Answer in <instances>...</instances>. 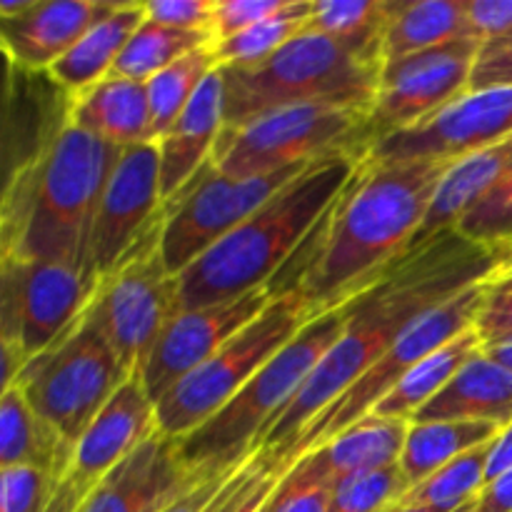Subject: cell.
I'll return each mask as SVG.
<instances>
[{"mask_svg": "<svg viewBox=\"0 0 512 512\" xmlns=\"http://www.w3.org/2000/svg\"><path fill=\"white\" fill-rule=\"evenodd\" d=\"M495 263L493 248L463 238L458 230H445L403 255L345 303L343 333L293 403L270 425L260 448L288 463V453L303 430L353 388L420 315L488 278Z\"/></svg>", "mask_w": 512, "mask_h": 512, "instance_id": "6da1fadb", "label": "cell"}, {"mask_svg": "<svg viewBox=\"0 0 512 512\" xmlns=\"http://www.w3.org/2000/svg\"><path fill=\"white\" fill-rule=\"evenodd\" d=\"M450 165L378 163L363 155L350 183L273 280V295L298 293L315 318L348 303L410 253Z\"/></svg>", "mask_w": 512, "mask_h": 512, "instance_id": "7a4b0ae2", "label": "cell"}, {"mask_svg": "<svg viewBox=\"0 0 512 512\" xmlns=\"http://www.w3.org/2000/svg\"><path fill=\"white\" fill-rule=\"evenodd\" d=\"M120 155L123 148L65 125L38 158L3 180L0 258L68 263L90 273L95 215Z\"/></svg>", "mask_w": 512, "mask_h": 512, "instance_id": "3957f363", "label": "cell"}, {"mask_svg": "<svg viewBox=\"0 0 512 512\" xmlns=\"http://www.w3.org/2000/svg\"><path fill=\"white\" fill-rule=\"evenodd\" d=\"M363 155L358 150H335L318 158L200 255L178 275L180 313L270 288L350 183Z\"/></svg>", "mask_w": 512, "mask_h": 512, "instance_id": "277c9868", "label": "cell"}, {"mask_svg": "<svg viewBox=\"0 0 512 512\" xmlns=\"http://www.w3.org/2000/svg\"><path fill=\"white\" fill-rule=\"evenodd\" d=\"M345 328V305L310 320L223 410L183 440L180 455L193 473L215 475L258 453L270 425L293 403Z\"/></svg>", "mask_w": 512, "mask_h": 512, "instance_id": "5b68a950", "label": "cell"}, {"mask_svg": "<svg viewBox=\"0 0 512 512\" xmlns=\"http://www.w3.org/2000/svg\"><path fill=\"white\" fill-rule=\"evenodd\" d=\"M220 70L225 128H238L270 110L305 103H333L370 113L383 68L355 58L328 35L305 28L263 63Z\"/></svg>", "mask_w": 512, "mask_h": 512, "instance_id": "8992f818", "label": "cell"}, {"mask_svg": "<svg viewBox=\"0 0 512 512\" xmlns=\"http://www.w3.org/2000/svg\"><path fill=\"white\" fill-rule=\"evenodd\" d=\"M313 318V310L298 293L275 295L273 303L248 328L230 338L213 358L155 403L160 433L183 440L208 423Z\"/></svg>", "mask_w": 512, "mask_h": 512, "instance_id": "52a82bcc", "label": "cell"}, {"mask_svg": "<svg viewBox=\"0 0 512 512\" xmlns=\"http://www.w3.org/2000/svg\"><path fill=\"white\" fill-rule=\"evenodd\" d=\"M130 375L113 345L83 315L58 343L25 365L15 385L30 408L75 448Z\"/></svg>", "mask_w": 512, "mask_h": 512, "instance_id": "ba28073f", "label": "cell"}, {"mask_svg": "<svg viewBox=\"0 0 512 512\" xmlns=\"http://www.w3.org/2000/svg\"><path fill=\"white\" fill-rule=\"evenodd\" d=\"M368 113L333 103L270 110L238 128H223L210 163L230 178H258L313 163L335 150H358Z\"/></svg>", "mask_w": 512, "mask_h": 512, "instance_id": "9c48e42d", "label": "cell"}, {"mask_svg": "<svg viewBox=\"0 0 512 512\" xmlns=\"http://www.w3.org/2000/svg\"><path fill=\"white\" fill-rule=\"evenodd\" d=\"M165 205L143 238L100 278L85 318L105 335L128 373L143 370L155 340L180 313V280L160 253Z\"/></svg>", "mask_w": 512, "mask_h": 512, "instance_id": "30bf717a", "label": "cell"}, {"mask_svg": "<svg viewBox=\"0 0 512 512\" xmlns=\"http://www.w3.org/2000/svg\"><path fill=\"white\" fill-rule=\"evenodd\" d=\"M485 280L470 285L463 293L450 298L448 303L428 310L420 315L403 335L393 343V348L353 385L345 390L330 408H325L308 428L295 440L293 450L288 453V463L303 458L305 453L315 450L318 445L328 443L335 435L343 433L345 428L363 420L365 415L373 413L375 405L410 373L418 363H423L428 355L448 345L458 335L468 333L475 328L480 305H483Z\"/></svg>", "mask_w": 512, "mask_h": 512, "instance_id": "8fae6325", "label": "cell"}, {"mask_svg": "<svg viewBox=\"0 0 512 512\" xmlns=\"http://www.w3.org/2000/svg\"><path fill=\"white\" fill-rule=\"evenodd\" d=\"M308 165H295L258 178H230L208 160L195 173V178L165 203L163 238H160L165 268L173 275L188 270L200 255L233 233L243 220L268 203L290 180L298 178Z\"/></svg>", "mask_w": 512, "mask_h": 512, "instance_id": "7c38bea8", "label": "cell"}, {"mask_svg": "<svg viewBox=\"0 0 512 512\" xmlns=\"http://www.w3.org/2000/svg\"><path fill=\"white\" fill-rule=\"evenodd\" d=\"M98 283L78 265L0 258V343L30 363L75 328Z\"/></svg>", "mask_w": 512, "mask_h": 512, "instance_id": "4fadbf2b", "label": "cell"}, {"mask_svg": "<svg viewBox=\"0 0 512 512\" xmlns=\"http://www.w3.org/2000/svg\"><path fill=\"white\" fill-rule=\"evenodd\" d=\"M480 48L483 40L465 38L385 63L378 98L363 125L365 150L468 93Z\"/></svg>", "mask_w": 512, "mask_h": 512, "instance_id": "5bb4252c", "label": "cell"}, {"mask_svg": "<svg viewBox=\"0 0 512 512\" xmlns=\"http://www.w3.org/2000/svg\"><path fill=\"white\" fill-rule=\"evenodd\" d=\"M512 135V88L468 90L460 98L420 120L370 145L365 155L378 163L408 160H448L490 148Z\"/></svg>", "mask_w": 512, "mask_h": 512, "instance_id": "9a60e30c", "label": "cell"}, {"mask_svg": "<svg viewBox=\"0 0 512 512\" xmlns=\"http://www.w3.org/2000/svg\"><path fill=\"white\" fill-rule=\"evenodd\" d=\"M158 430L155 403L135 370L75 443L63 478L55 483L48 512H78L110 470Z\"/></svg>", "mask_w": 512, "mask_h": 512, "instance_id": "2e32d148", "label": "cell"}, {"mask_svg": "<svg viewBox=\"0 0 512 512\" xmlns=\"http://www.w3.org/2000/svg\"><path fill=\"white\" fill-rule=\"evenodd\" d=\"M158 143L123 148L100 198L90 235V273L105 278L163 213Z\"/></svg>", "mask_w": 512, "mask_h": 512, "instance_id": "e0dca14e", "label": "cell"}, {"mask_svg": "<svg viewBox=\"0 0 512 512\" xmlns=\"http://www.w3.org/2000/svg\"><path fill=\"white\" fill-rule=\"evenodd\" d=\"M273 298V290L260 288L228 303L205 305V308L183 310L175 315L155 340L140 370L150 400L158 403L180 380L188 378L195 368L213 358L230 338L248 328L273 303Z\"/></svg>", "mask_w": 512, "mask_h": 512, "instance_id": "ac0fdd59", "label": "cell"}, {"mask_svg": "<svg viewBox=\"0 0 512 512\" xmlns=\"http://www.w3.org/2000/svg\"><path fill=\"white\" fill-rule=\"evenodd\" d=\"M200 478L205 475L185 465L178 440L155 430L105 475L78 512H165Z\"/></svg>", "mask_w": 512, "mask_h": 512, "instance_id": "d6986e66", "label": "cell"}, {"mask_svg": "<svg viewBox=\"0 0 512 512\" xmlns=\"http://www.w3.org/2000/svg\"><path fill=\"white\" fill-rule=\"evenodd\" d=\"M118 0H35L28 13L0 20V45L8 65L48 73Z\"/></svg>", "mask_w": 512, "mask_h": 512, "instance_id": "ffe728a7", "label": "cell"}, {"mask_svg": "<svg viewBox=\"0 0 512 512\" xmlns=\"http://www.w3.org/2000/svg\"><path fill=\"white\" fill-rule=\"evenodd\" d=\"M70 98L50 73L8 65L3 115V180L38 158L70 123Z\"/></svg>", "mask_w": 512, "mask_h": 512, "instance_id": "44dd1931", "label": "cell"}, {"mask_svg": "<svg viewBox=\"0 0 512 512\" xmlns=\"http://www.w3.org/2000/svg\"><path fill=\"white\" fill-rule=\"evenodd\" d=\"M225 128V83L223 70H213L180 118L165 130L158 143L160 190L163 200L180 193L213 155L215 143Z\"/></svg>", "mask_w": 512, "mask_h": 512, "instance_id": "7402d4cb", "label": "cell"}, {"mask_svg": "<svg viewBox=\"0 0 512 512\" xmlns=\"http://www.w3.org/2000/svg\"><path fill=\"white\" fill-rule=\"evenodd\" d=\"M408 428V420L365 415L363 420L345 428L333 440L295 460V465L310 478L323 480L335 488L340 480L350 478V475L400 463Z\"/></svg>", "mask_w": 512, "mask_h": 512, "instance_id": "603a6c76", "label": "cell"}, {"mask_svg": "<svg viewBox=\"0 0 512 512\" xmlns=\"http://www.w3.org/2000/svg\"><path fill=\"white\" fill-rule=\"evenodd\" d=\"M70 123L115 148L150 143L153 118H150L148 83L120 78V75L98 80L70 98Z\"/></svg>", "mask_w": 512, "mask_h": 512, "instance_id": "cb8c5ba5", "label": "cell"}, {"mask_svg": "<svg viewBox=\"0 0 512 512\" xmlns=\"http://www.w3.org/2000/svg\"><path fill=\"white\" fill-rule=\"evenodd\" d=\"M512 173V135L500 140V143L490 145V148L478 150V153L468 155V158L455 160L448 168L445 178L440 180L435 198L430 203L428 215H425L423 225L415 233L410 250L420 248L435 235L445 233V230L458 228L460 220L490 193L498 183Z\"/></svg>", "mask_w": 512, "mask_h": 512, "instance_id": "d4e9b609", "label": "cell"}, {"mask_svg": "<svg viewBox=\"0 0 512 512\" xmlns=\"http://www.w3.org/2000/svg\"><path fill=\"white\" fill-rule=\"evenodd\" d=\"M433 420H468L508 428L512 423V373L480 350L410 423Z\"/></svg>", "mask_w": 512, "mask_h": 512, "instance_id": "484cf974", "label": "cell"}, {"mask_svg": "<svg viewBox=\"0 0 512 512\" xmlns=\"http://www.w3.org/2000/svg\"><path fill=\"white\" fill-rule=\"evenodd\" d=\"M465 38H478L470 0H388L383 65Z\"/></svg>", "mask_w": 512, "mask_h": 512, "instance_id": "4316f807", "label": "cell"}, {"mask_svg": "<svg viewBox=\"0 0 512 512\" xmlns=\"http://www.w3.org/2000/svg\"><path fill=\"white\" fill-rule=\"evenodd\" d=\"M143 23L145 3H118L48 70L50 78L68 95L83 93L113 73L125 45Z\"/></svg>", "mask_w": 512, "mask_h": 512, "instance_id": "83f0119b", "label": "cell"}, {"mask_svg": "<svg viewBox=\"0 0 512 512\" xmlns=\"http://www.w3.org/2000/svg\"><path fill=\"white\" fill-rule=\"evenodd\" d=\"M73 450L53 425L30 408L18 385L0 395V470L38 468L58 483Z\"/></svg>", "mask_w": 512, "mask_h": 512, "instance_id": "f1b7e54d", "label": "cell"}, {"mask_svg": "<svg viewBox=\"0 0 512 512\" xmlns=\"http://www.w3.org/2000/svg\"><path fill=\"white\" fill-rule=\"evenodd\" d=\"M503 433L493 423H468V420H433V423H410L405 438L400 468L410 488L423 483L443 465L453 463L460 455L490 443Z\"/></svg>", "mask_w": 512, "mask_h": 512, "instance_id": "f546056e", "label": "cell"}, {"mask_svg": "<svg viewBox=\"0 0 512 512\" xmlns=\"http://www.w3.org/2000/svg\"><path fill=\"white\" fill-rule=\"evenodd\" d=\"M483 350V340H480L478 330L470 328L468 333L458 335L435 350L433 355L415 365L383 400L373 408L370 415H380V418H393V420H413L418 410H423L450 380L455 378L460 368L468 363L473 355Z\"/></svg>", "mask_w": 512, "mask_h": 512, "instance_id": "4dcf8cb0", "label": "cell"}, {"mask_svg": "<svg viewBox=\"0 0 512 512\" xmlns=\"http://www.w3.org/2000/svg\"><path fill=\"white\" fill-rule=\"evenodd\" d=\"M305 28L328 35L355 58L383 68L388 0H313Z\"/></svg>", "mask_w": 512, "mask_h": 512, "instance_id": "1f68e13d", "label": "cell"}, {"mask_svg": "<svg viewBox=\"0 0 512 512\" xmlns=\"http://www.w3.org/2000/svg\"><path fill=\"white\" fill-rule=\"evenodd\" d=\"M210 43H213V35L205 30H178L145 18V23L135 30L130 43L125 45L123 55L110 75L148 83L160 70L170 68L180 58Z\"/></svg>", "mask_w": 512, "mask_h": 512, "instance_id": "d6a6232c", "label": "cell"}, {"mask_svg": "<svg viewBox=\"0 0 512 512\" xmlns=\"http://www.w3.org/2000/svg\"><path fill=\"white\" fill-rule=\"evenodd\" d=\"M493 443L495 440H490V443L460 455L453 463L443 465L438 473L425 478L423 483L413 485L398 503L420 505V508L438 512H455L475 503L488 485V463Z\"/></svg>", "mask_w": 512, "mask_h": 512, "instance_id": "836d02e7", "label": "cell"}, {"mask_svg": "<svg viewBox=\"0 0 512 512\" xmlns=\"http://www.w3.org/2000/svg\"><path fill=\"white\" fill-rule=\"evenodd\" d=\"M218 58L213 53V43L205 48L193 50L170 68L160 70L155 78L148 80L150 118H153V140H160L165 130L180 118L190 100L198 95L203 83L213 70H218Z\"/></svg>", "mask_w": 512, "mask_h": 512, "instance_id": "e575fe53", "label": "cell"}, {"mask_svg": "<svg viewBox=\"0 0 512 512\" xmlns=\"http://www.w3.org/2000/svg\"><path fill=\"white\" fill-rule=\"evenodd\" d=\"M313 0H293L285 13L255 23L230 38L213 43V53L220 68H240V65H258L278 53L285 43L300 35L308 25Z\"/></svg>", "mask_w": 512, "mask_h": 512, "instance_id": "d590c367", "label": "cell"}, {"mask_svg": "<svg viewBox=\"0 0 512 512\" xmlns=\"http://www.w3.org/2000/svg\"><path fill=\"white\" fill-rule=\"evenodd\" d=\"M410 490L400 463L350 475L333 488L328 512H385Z\"/></svg>", "mask_w": 512, "mask_h": 512, "instance_id": "8d00e7d4", "label": "cell"}, {"mask_svg": "<svg viewBox=\"0 0 512 512\" xmlns=\"http://www.w3.org/2000/svg\"><path fill=\"white\" fill-rule=\"evenodd\" d=\"M463 238L485 248H500L512 243V173L503 183L495 185L468 215L458 223Z\"/></svg>", "mask_w": 512, "mask_h": 512, "instance_id": "74e56055", "label": "cell"}, {"mask_svg": "<svg viewBox=\"0 0 512 512\" xmlns=\"http://www.w3.org/2000/svg\"><path fill=\"white\" fill-rule=\"evenodd\" d=\"M485 348L512 345V270H498L485 278L483 305L475 320Z\"/></svg>", "mask_w": 512, "mask_h": 512, "instance_id": "f35d334b", "label": "cell"}, {"mask_svg": "<svg viewBox=\"0 0 512 512\" xmlns=\"http://www.w3.org/2000/svg\"><path fill=\"white\" fill-rule=\"evenodd\" d=\"M55 478L38 468L0 470V512H48Z\"/></svg>", "mask_w": 512, "mask_h": 512, "instance_id": "ab89813d", "label": "cell"}, {"mask_svg": "<svg viewBox=\"0 0 512 512\" xmlns=\"http://www.w3.org/2000/svg\"><path fill=\"white\" fill-rule=\"evenodd\" d=\"M330 500L333 485L310 478L293 465L270 498V512H328Z\"/></svg>", "mask_w": 512, "mask_h": 512, "instance_id": "60d3db41", "label": "cell"}, {"mask_svg": "<svg viewBox=\"0 0 512 512\" xmlns=\"http://www.w3.org/2000/svg\"><path fill=\"white\" fill-rule=\"evenodd\" d=\"M290 3L293 0H218L213 25H210L213 43L230 38V35L250 28V25L285 13Z\"/></svg>", "mask_w": 512, "mask_h": 512, "instance_id": "b9f144b4", "label": "cell"}, {"mask_svg": "<svg viewBox=\"0 0 512 512\" xmlns=\"http://www.w3.org/2000/svg\"><path fill=\"white\" fill-rule=\"evenodd\" d=\"M218 0H148L145 18L178 30H205L210 33Z\"/></svg>", "mask_w": 512, "mask_h": 512, "instance_id": "7bdbcfd3", "label": "cell"}, {"mask_svg": "<svg viewBox=\"0 0 512 512\" xmlns=\"http://www.w3.org/2000/svg\"><path fill=\"white\" fill-rule=\"evenodd\" d=\"M485 88H512V38L490 40L480 48L468 90Z\"/></svg>", "mask_w": 512, "mask_h": 512, "instance_id": "ee69618b", "label": "cell"}, {"mask_svg": "<svg viewBox=\"0 0 512 512\" xmlns=\"http://www.w3.org/2000/svg\"><path fill=\"white\" fill-rule=\"evenodd\" d=\"M470 20L483 43L512 38V0H470Z\"/></svg>", "mask_w": 512, "mask_h": 512, "instance_id": "f6af8a7d", "label": "cell"}, {"mask_svg": "<svg viewBox=\"0 0 512 512\" xmlns=\"http://www.w3.org/2000/svg\"><path fill=\"white\" fill-rule=\"evenodd\" d=\"M475 512H512V468L480 493Z\"/></svg>", "mask_w": 512, "mask_h": 512, "instance_id": "bcb514c9", "label": "cell"}, {"mask_svg": "<svg viewBox=\"0 0 512 512\" xmlns=\"http://www.w3.org/2000/svg\"><path fill=\"white\" fill-rule=\"evenodd\" d=\"M512 468V423L495 438L488 463V485Z\"/></svg>", "mask_w": 512, "mask_h": 512, "instance_id": "7dc6e473", "label": "cell"}, {"mask_svg": "<svg viewBox=\"0 0 512 512\" xmlns=\"http://www.w3.org/2000/svg\"><path fill=\"white\" fill-rule=\"evenodd\" d=\"M288 470H290V468H288ZM288 470H280V473H275L273 478H270L268 483H265L263 488H260L258 493L253 495V500H250V503L245 505V508L240 510V512H270V498H273L275 488H278L280 480L285 478V473H288Z\"/></svg>", "mask_w": 512, "mask_h": 512, "instance_id": "c3c4849f", "label": "cell"}, {"mask_svg": "<svg viewBox=\"0 0 512 512\" xmlns=\"http://www.w3.org/2000/svg\"><path fill=\"white\" fill-rule=\"evenodd\" d=\"M35 0H0V20H13L28 13Z\"/></svg>", "mask_w": 512, "mask_h": 512, "instance_id": "681fc988", "label": "cell"}, {"mask_svg": "<svg viewBox=\"0 0 512 512\" xmlns=\"http://www.w3.org/2000/svg\"><path fill=\"white\" fill-rule=\"evenodd\" d=\"M485 353H488L490 358L495 360V363H500L503 368H508L512 373V345H500V348H485Z\"/></svg>", "mask_w": 512, "mask_h": 512, "instance_id": "f907efd6", "label": "cell"}, {"mask_svg": "<svg viewBox=\"0 0 512 512\" xmlns=\"http://www.w3.org/2000/svg\"><path fill=\"white\" fill-rule=\"evenodd\" d=\"M475 503H478V500H475ZM475 503L465 505V508H460V510H455V512H475ZM385 512H438V510L420 508V505H405V503H395V505H390V508L385 510Z\"/></svg>", "mask_w": 512, "mask_h": 512, "instance_id": "816d5d0a", "label": "cell"}, {"mask_svg": "<svg viewBox=\"0 0 512 512\" xmlns=\"http://www.w3.org/2000/svg\"><path fill=\"white\" fill-rule=\"evenodd\" d=\"M495 268L498 270H510L512 268V243H505L500 245V248H495Z\"/></svg>", "mask_w": 512, "mask_h": 512, "instance_id": "f5cc1de1", "label": "cell"}, {"mask_svg": "<svg viewBox=\"0 0 512 512\" xmlns=\"http://www.w3.org/2000/svg\"><path fill=\"white\" fill-rule=\"evenodd\" d=\"M510 270H512V268H510Z\"/></svg>", "mask_w": 512, "mask_h": 512, "instance_id": "db71d44e", "label": "cell"}]
</instances>
